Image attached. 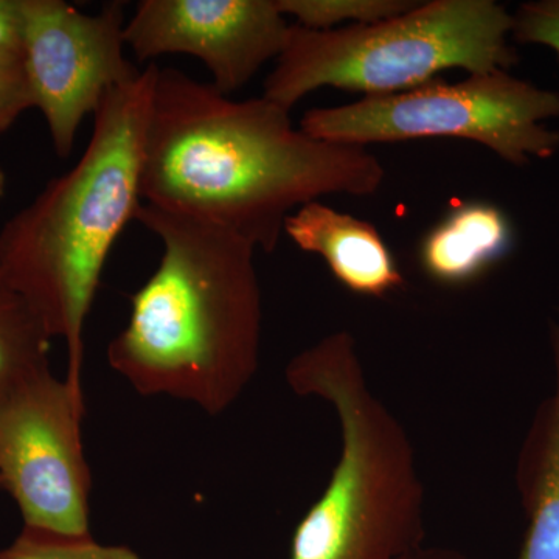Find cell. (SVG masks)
<instances>
[{
  "mask_svg": "<svg viewBox=\"0 0 559 559\" xmlns=\"http://www.w3.org/2000/svg\"><path fill=\"white\" fill-rule=\"evenodd\" d=\"M83 388L47 370L0 401V485L24 527L90 538L91 469L81 425Z\"/></svg>",
  "mask_w": 559,
  "mask_h": 559,
  "instance_id": "7",
  "label": "cell"
},
{
  "mask_svg": "<svg viewBox=\"0 0 559 559\" xmlns=\"http://www.w3.org/2000/svg\"><path fill=\"white\" fill-rule=\"evenodd\" d=\"M32 108L22 55H0V135Z\"/></svg>",
  "mask_w": 559,
  "mask_h": 559,
  "instance_id": "17",
  "label": "cell"
},
{
  "mask_svg": "<svg viewBox=\"0 0 559 559\" xmlns=\"http://www.w3.org/2000/svg\"><path fill=\"white\" fill-rule=\"evenodd\" d=\"M51 341L28 301L0 275V401L51 370Z\"/></svg>",
  "mask_w": 559,
  "mask_h": 559,
  "instance_id": "13",
  "label": "cell"
},
{
  "mask_svg": "<svg viewBox=\"0 0 559 559\" xmlns=\"http://www.w3.org/2000/svg\"><path fill=\"white\" fill-rule=\"evenodd\" d=\"M555 388L540 404L518 460L527 530L518 559H559V308L551 320Z\"/></svg>",
  "mask_w": 559,
  "mask_h": 559,
  "instance_id": "11",
  "label": "cell"
},
{
  "mask_svg": "<svg viewBox=\"0 0 559 559\" xmlns=\"http://www.w3.org/2000/svg\"><path fill=\"white\" fill-rule=\"evenodd\" d=\"M0 491H2V485H0Z\"/></svg>",
  "mask_w": 559,
  "mask_h": 559,
  "instance_id": "21",
  "label": "cell"
},
{
  "mask_svg": "<svg viewBox=\"0 0 559 559\" xmlns=\"http://www.w3.org/2000/svg\"><path fill=\"white\" fill-rule=\"evenodd\" d=\"M156 235V271L131 296L108 362L139 395L168 396L216 417L230 409L260 367L263 293L255 248L180 213L140 205Z\"/></svg>",
  "mask_w": 559,
  "mask_h": 559,
  "instance_id": "2",
  "label": "cell"
},
{
  "mask_svg": "<svg viewBox=\"0 0 559 559\" xmlns=\"http://www.w3.org/2000/svg\"><path fill=\"white\" fill-rule=\"evenodd\" d=\"M124 25L121 2L86 14L64 0H22L25 79L61 159L72 154L83 120L142 72L124 57Z\"/></svg>",
  "mask_w": 559,
  "mask_h": 559,
  "instance_id": "8",
  "label": "cell"
},
{
  "mask_svg": "<svg viewBox=\"0 0 559 559\" xmlns=\"http://www.w3.org/2000/svg\"><path fill=\"white\" fill-rule=\"evenodd\" d=\"M511 242L513 229L502 209L468 202L452 209L426 235L419 264L439 285H469L507 255Z\"/></svg>",
  "mask_w": 559,
  "mask_h": 559,
  "instance_id": "12",
  "label": "cell"
},
{
  "mask_svg": "<svg viewBox=\"0 0 559 559\" xmlns=\"http://www.w3.org/2000/svg\"><path fill=\"white\" fill-rule=\"evenodd\" d=\"M7 191V175L3 171V168L0 167V202H2L3 197H5Z\"/></svg>",
  "mask_w": 559,
  "mask_h": 559,
  "instance_id": "20",
  "label": "cell"
},
{
  "mask_svg": "<svg viewBox=\"0 0 559 559\" xmlns=\"http://www.w3.org/2000/svg\"><path fill=\"white\" fill-rule=\"evenodd\" d=\"M549 119H559V92L496 70L310 109L299 128L316 139L364 148L415 139L469 140L507 164L525 167L558 153L559 132L544 124Z\"/></svg>",
  "mask_w": 559,
  "mask_h": 559,
  "instance_id": "6",
  "label": "cell"
},
{
  "mask_svg": "<svg viewBox=\"0 0 559 559\" xmlns=\"http://www.w3.org/2000/svg\"><path fill=\"white\" fill-rule=\"evenodd\" d=\"M404 559H468L459 550L447 549V547H421Z\"/></svg>",
  "mask_w": 559,
  "mask_h": 559,
  "instance_id": "19",
  "label": "cell"
},
{
  "mask_svg": "<svg viewBox=\"0 0 559 559\" xmlns=\"http://www.w3.org/2000/svg\"><path fill=\"white\" fill-rule=\"evenodd\" d=\"M0 559H145L127 546H110L90 538H64L22 528L0 549Z\"/></svg>",
  "mask_w": 559,
  "mask_h": 559,
  "instance_id": "15",
  "label": "cell"
},
{
  "mask_svg": "<svg viewBox=\"0 0 559 559\" xmlns=\"http://www.w3.org/2000/svg\"><path fill=\"white\" fill-rule=\"evenodd\" d=\"M290 25L277 0H142L124 25L140 62L164 55L197 58L229 95L277 60Z\"/></svg>",
  "mask_w": 559,
  "mask_h": 559,
  "instance_id": "9",
  "label": "cell"
},
{
  "mask_svg": "<svg viewBox=\"0 0 559 559\" xmlns=\"http://www.w3.org/2000/svg\"><path fill=\"white\" fill-rule=\"evenodd\" d=\"M417 2L411 0H277L286 20L294 17L308 31H336L370 25L399 16Z\"/></svg>",
  "mask_w": 559,
  "mask_h": 559,
  "instance_id": "14",
  "label": "cell"
},
{
  "mask_svg": "<svg viewBox=\"0 0 559 559\" xmlns=\"http://www.w3.org/2000/svg\"><path fill=\"white\" fill-rule=\"evenodd\" d=\"M0 55H22V0H0Z\"/></svg>",
  "mask_w": 559,
  "mask_h": 559,
  "instance_id": "18",
  "label": "cell"
},
{
  "mask_svg": "<svg viewBox=\"0 0 559 559\" xmlns=\"http://www.w3.org/2000/svg\"><path fill=\"white\" fill-rule=\"evenodd\" d=\"M159 66L110 92L79 162L0 229V275L68 348L81 384L84 330L114 246L142 200L143 139Z\"/></svg>",
  "mask_w": 559,
  "mask_h": 559,
  "instance_id": "3",
  "label": "cell"
},
{
  "mask_svg": "<svg viewBox=\"0 0 559 559\" xmlns=\"http://www.w3.org/2000/svg\"><path fill=\"white\" fill-rule=\"evenodd\" d=\"M513 13L496 0H429L399 16L336 31L290 25L263 97L293 109L322 87L364 97L425 86L444 70H509Z\"/></svg>",
  "mask_w": 559,
  "mask_h": 559,
  "instance_id": "5",
  "label": "cell"
},
{
  "mask_svg": "<svg viewBox=\"0 0 559 559\" xmlns=\"http://www.w3.org/2000/svg\"><path fill=\"white\" fill-rule=\"evenodd\" d=\"M384 180L369 148L312 138L263 95L231 100L182 70L157 69L143 139V204L271 253L296 210L331 194L373 197Z\"/></svg>",
  "mask_w": 559,
  "mask_h": 559,
  "instance_id": "1",
  "label": "cell"
},
{
  "mask_svg": "<svg viewBox=\"0 0 559 559\" xmlns=\"http://www.w3.org/2000/svg\"><path fill=\"white\" fill-rule=\"evenodd\" d=\"M293 392L325 401L341 425V455L290 540V559H404L425 540L426 491L409 433L370 389L348 331L294 356Z\"/></svg>",
  "mask_w": 559,
  "mask_h": 559,
  "instance_id": "4",
  "label": "cell"
},
{
  "mask_svg": "<svg viewBox=\"0 0 559 559\" xmlns=\"http://www.w3.org/2000/svg\"><path fill=\"white\" fill-rule=\"evenodd\" d=\"M511 38L528 46L547 47L559 60V0H532L518 7Z\"/></svg>",
  "mask_w": 559,
  "mask_h": 559,
  "instance_id": "16",
  "label": "cell"
},
{
  "mask_svg": "<svg viewBox=\"0 0 559 559\" xmlns=\"http://www.w3.org/2000/svg\"><path fill=\"white\" fill-rule=\"evenodd\" d=\"M285 235L304 252L325 261L333 277L349 293L382 299L406 283L373 224L320 201L296 210L286 219Z\"/></svg>",
  "mask_w": 559,
  "mask_h": 559,
  "instance_id": "10",
  "label": "cell"
}]
</instances>
